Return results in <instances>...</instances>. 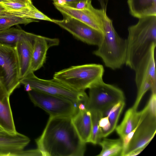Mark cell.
Segmentation results:
<instances>
[{
	"label": "cell",
	"mask_w": 156,
	"mask_h": 156,
	"mask_svg": "<svg viewBox=\"0 0 156 156\" xmlns=\"http://www.w3.org/2000/svg\"><path fill=\"white\" fill-rule=\"evenodd\" d=\"M156 45L152 46L142 58L134 70L135 81L137 90V95L132 106L137 110L143 97L149 90L156 94V77L154 51Z\"/></svg>",
	"instance_id": "8"
},
{
	"label": "cell",
	"mask_w": 156,
	"mask_h": 156,
	"mask_svg": "<svg viewBox=\"0 0 156 156\" xmlns=\"http://www.w3.org/2000/svg\"><path fill=\"white\" fill-rule=\"evenodd\" d=\"M73 124L81 140L84 143H89L92 130L91 113L86 110L79 109L72 118Z\"/></svg>",
	"instance_id": "18"
},
{
	"label": "cell",
	"mask_w": 156,
	"mask_h": 156,
	"mask_svg": "<svg viewBox=\"0 0 156 156\" xmlns=\"http://www.w3.org/2000/svg\"><path fill=\"white\" fill-rule=\"evenodd\" d=\"M0 81L9 95L20 84L15 48L0 44Z\"/></svg>",
	"instance_id": "10"
},
{
	"label": "cell",
	"mask_w": 156,
	"mask_h": 156,
	"mask_svg": "<svg viewBox=\"0 0 156 156\" xmlns=\"http://www.w3.org/2000/svg\"><path fill=\"white\" fill-rule=\"evenodd\" d=\"M125 105V101H120L101 112V117L99 125L102 138L108 136L115 129Z\"/></svg>",
	"instance_id": "16"
},
{
	"label": "cell",
	"mask_w": 156,
	"mask_h": 156,
	"mask_svg": "<svg viewBox=\"0 0 156 156\" xmlns=\"http://www.w3.org/2000/svg\"><path fill=\"white\" fill-rule=\"evenodd\" d=\"M36 35L24 30L15 47L18 61L20 80L30 72Z\"/></svg>",
	"instance_id": "13"
},
{
	"label": "cell",
	"mask_w": 156,
	"mask_h": 156,
	"mask_svg": "<svg viewBox=\"0 0 156 156\" xmlns=\"http://www.w3.org/2000/svg\"><path fill=\"white\" fill-rule=\"evenodd\" d=\"M34 72H30L20 79V84H28L32 89L67 99L77 106L81 103L86 105L88 97L84 91L74 89L54 78L48 80L40 79Z\"/></svg>",
	"instance_id": "5"
},
{
	"label": "cell",
	"mask_w": 156,
	"mask_h": 156,
	"mask_svg": "<svg viewBox=\"0 0 156 156\" xmlns=\"http://www.w3.org/2000/svg\"><path fill=\"white\" fill-rule=\"evenodd\" d=\"M102 139L98 144L101 150L98 156H122L123 151L122 140L120 138L116 139Z\"/></svg>",
	"instance_id": "21"
},
{
	"label": "cell",
	"mask_w": 156,
	"mask_h": 156,
	"mask_svg": "<svg viewBox=\"0 0 156 156\" xmlns=\"http://www.w3.org/2000/svg\"><path fill=\"white\" fill-rule=\"evenodd\" d=\"M10 96L0 81V127L7 131L15 133L17 132L11 108Z\"/></svg>",
	"instance_id": "17"
},
{
	"label": "cell",
	"mask_w": 156,
	"mask_h": 156,
	"mask_svg": "<svg viewBox=\"0 0 156 156\" xmlns=\"http://www.w3.org/2000/svg\"><path fill=\"white\" fill-rule=\"evenodd\" d=\"M6 11H18L30 7L33 5L32 0H8L0 3Z\"/></svg>",
	"instance_id": "26"
},
{
	"label": "cell",
	"mask_w": 156,
	"mask_h": 156,
	"mask_svg": "<svg viewBox=\"0 0 156 156\" xmlns=\"http://www.w3.org/2000/svg\"><path fill=\"white\" fill-rule=\"evenodd\" d=\"M12 14L21 17L53 22L52 19L40 11L33 5L30 7L18 11H6Z\"/></svg>",
	"instance_id": "24"
},
{
	"label": "cell",
	"mask_w": 156,
	"mask_h": 156,
	"mask_svg": "<svg viewBox=\"0 0 156 156\" xmlns=\"http://www.w3.org/2000/svg\"><path fill=\"white\" fill-rule=\"evenodd\" d=\"M107 5L102 6V40L98 48L93 53L102 59L107 67L115 70L120 68L125 63L127 41L121 37L115 31L112 20L107 14Z\"/></svg>",
	"instance_id": "3"
},
{
	"label": "cell",
	"mask_w": 156,
	"mask_h": 156,
	"mask_svg": "<svg viewBox=\"0 0 156 156\" xmlns=\"http://www.w3.org/2000/svg\"><path fill=\"white\" fill-rule=\"evenodd\" d=\"M59 40L37 35L34 45L30 72H34L42 67L45 62L47 51L50 47L58 45Z\"/></svg>",
	"instance_id": "15"
},
{
	"label": "cell",
	"mask_w": 156,
	"mask_h": 156,
	"mask_svg": "<svg viewBox=\"0 0 156 156\" xmlns=\"http://www.w3.org/2000/svg\"><path fill=\"white\" fill-rule=\"evenodd\" d=\"M135 24L128 28L125 64L135 70L151 48L156 45V16L139 19Z\"/></svg>",
	"instance_id": "2"
},
{
	"label": "cell",
	"mask_w": 156,
	"mask_h": 156,
	"mask_svg": "<svg viewBox=\"0 0 156 156\" xmlns=\"http://www.w3.org/2000/svg\"><path fill=\"white\" fill-rule=\"evenodd\" d=\"M7 9L0 3V16L4 14Z\"/></svg>",
	"instance_id": "31"
},
{
	"label": "cell",
	"mask_w": 156,
	"mask_h": 156,
	"mask_svg": "<svg viewBox=\"0 0 156 156\" xmlns=\"http://www.w3.org/2000/svg\"><path fill=\"white\" fill-rule=\"evenodd\" d=\"M30 141L28 137L17 132L0 131V156H14L23 150Z\"/></svg>",
	"instance_id": "14"
},
{
	"label": "cell",
	"mask_w": 156,
	"mask_h": 156,
	"mask_svg": "<svg viewBox=\"0 0 156 156\" xmlns=\"http://www.w3.org/2000/svg\"><path fill=\"white\" fill-rule=\"evenodd\" d=\"M8 0H0V3L5 2Z\"/></svg>",
	"instance_id": "33"
},
{
	"label": "cell",
	"mask_w": 156,
	"mask_h": 156,
	"mask_svg": "<svg viewBox=\"0 0 156 156\" xmlns=\"http://www.w3.org/2000/svg\"><path fill=\"white\" fill-rule=\"evenodd\" d=\"M104 71L103 66L101 64L72 66L55 72L53 78L76 90L84 91L103 80Z\"/></svg>",
	"instance_id": "4"
},
{
	"label": "cell",
	"mask_w": 156,
	"mask_h": 156,
	"mask_svg": "<svg viewBox=\"0 0 156 156\" xmlns=\"http://www.w3.org/2000/svg\"><path fill=\"white\" fill-rule=\"evenodd\" d=\"M53 2L56 3L61 5H63L66 3L73 2L80 0H51Z\"/></svg>",
	"instance_id": "29"
},
{
	"label": "cell",
	"mask_w": 156,
	"mask_h": 156,
	"mask_svg": "<svg viewBox=\"0 0 156 156\" xmlns=\"http://www.w3.org/2000/svg\"><path fill=\"white\" fill-rule=\"evenodd\" d=\"M41 155V154L37 149L24 151L23 150L16 153L14 156Z\"/></svg>",
	"instance_id": "28"
},
{
	"label": "cell",
	"mask_w": 156,
	"mask_h": 156,
	"mask_svg": "<svg viewBox=\"0 0 156 156\" xmlns=\"http://www.w3.org/2000/svg\"><path fill=\"white\" fill-rule=\"evenodd\" d=\"M38 21L35 20L17 16L6 11L0 16V30L9 28L14 25H27L31 22Z\"/></svg>",
	"instance_id": "22"
},
{
	"label": "cell",
	"mask_w": 156,
	"mask_h": 156,
	"mask_svg": "<svg viewBox=\"0 0 156 156\" xmlns=\"http://www.w3.org/2000/svg\"><path fill=\"white\" fill-rule=\"evenodd\" d=\"M91 0H80L73 2L67 3L63 5L78 9H83L86 8Z\"/></svg>",
	"instance_id": "27"
},
{
	"label": "cell",
	"mask_w": 156,
	"mask_h": 156,
	"mask_svg": "<svg viewBox=\"0 0 156 156\" xmlns=\"http://www.w3.org/2000/svg\"><path fill=\"white\" fill-rule=\"evenodd\" d=\"M90 112L92 121V130L89 143L96 145L98 144L102 139L99 125V122L101 117V112L98 111H92Z\"/></svg>",
	"instance_id": "25"
},
{
	"label": "cell",
	"mask_w": 156,
	"mask_h": 156,
	"mask_svg": "<svg viewBox=\"0 0 156 156\" xmlns=\"http://www.w3.org/2000/svg\"><path fill=\"white\" fill-rule=\"evenodd\" d=\"M139 122L123 156H135L148 145L156 133V114L151 112L146 105L141 111Z\"/></svg>",
	"instance_id": "6"
},
{
	"label": "cell",
	"mask_w": 156,
	"mask_h": 156,
	"mask_svg": "<svg viewBox=\"0 0 156 156\" xmlns=\"http://www.w3.org/2000/svg\"><path fill=\"white\" fill-rule=\"evenodd\" d=\"M24 31L21 29L14 27L0 30V44L15 48Z\"/></svg>",
	"instance_id": "23"
},
{
	"label": "cell",
	"mask_w": 156,
	"mask_h": 156,
	"mask_svg": "<svg viewBox=\"0 0 156 156\" xmlns=\"http://www.w3.org/2000/svg\"><path fill=\"white\" fill-rule=\"evenodd\" d=\"M141 111L137 112L132 107L126 112L124 117L121 123L117 126L116 131L123 140L130 133L133 134L140 120Z\"/></svg>",
	"instance_id": "19"
},
{
	"label": "cell",
	"mask_w": 156,
	"mask_h": 156,
	"mask_svg": "<svg viewBox=\"0 0 156 156\" xmlns=\"http://www.w3.org/2000/svg\"><path fill=\"white\" fill-rule=\"evenodd\" d=\"M28 92L34 105L45 111L50 116L72 118L79 110L76 105L67 99L34 89Z\"/></svg>",
	"instance_id": "7"
},
{
	"label": "cell",
	"mask_w": 156,
	"mask_h": 156,
	"mask_svg": "<svg viewBox=\"0 0 156 156\" xmlns=\"http://www.w3.org/2000/svg\"><path fill=\"white\" fill-rule=\"evenodd\" d=\"M79 110H87L86 108V105L83 103H80L78 106Z\"/></svg>",
	"instance_id": "30"
},
{
	"label": "cell",
	"mask_w": 156,
	"mask_h": 156,
	"mask_svg": "<svg viewBox=\"0 0 156 156\" xmlns=\"http://www.w3.org/2000/svg\"><path fill=\"white\" fill-rule=\"evenodd\" d=\"M3 130H4L3 129L2 127H0V131H2Z\"/></svg>",
	"instance_id": "34"
},
{
	"label": "cell",
	"mask_w": 156,
	"mask_h": 156,
	"mask_svg": "<svg viewBox=\"0 0 156 156\" xmlns=\"http://www.w3.org/2000/svg\"><path fill=\"white\" fill-rule=\"evenodd\" d=\"M89 96L86 105L87 110L102 112L110 106L125 101L123 91L119 88L105 83L102 80L89 88Z\"/></svg>",
	"instance_id": "9"
},
{
	"label": "cell",
	"mask_w": 156,
	"mask_h": 156,
	"mask_svg": "<svg viewBox=\"0 0 156 156\" xmlns=\"http://www.w3.org/2000/svg\"><path fill=\"white\" fill-rule=\"evenodd\" d=\"M24 85L25 90L26 91L28 92L32 90L29 84H26Z\"/></svg>",
	"instance_id": "32"
},
{
	"label": "cell",
	"mask_w": 156,
	"mask_h": 156,
	"mask_svg": "<svg viewBox=\"0 0 156 156\" xmlns=\"http://www.w3.org/2000/svg\"><path fill=\"white\" fill-rule=\"evenodd\" d=\"M55 8L62 14L76 19L88 26L102 32V7L98 9L92 5L91 1L87 7L83 9H78L65 5L53 2Z\"/></svg>",
	"instance_id": "12"
},
{
	"label": "cell",
	"mask_w": 156,
	"mask_h": 156,
	"mask_svg": "<svg viewBox=\"0 0 156 156\" xmlns=\"http://www.w3.org/2000/svg\"><path fill=\"white\" fill-rule=\"evenodd\" d=\"M130 14L138 19L156 16V0H127Z\"/></svg>",
	"instance_id": "20"
},
{
	"label": "cell",
	"mask_w": 156,
	"mask_h": 156,
	"mask_svg": "<svg viewBox=\"0 0 156 156\" xmlns=\"http://www.w3.org/2000/svg\"><path fill=\"white\" fill-rule=\"evenodd\" d=\"M69 117L50 116L41 136L35 140L43 156H83L86 143L78 135Z\"/></svg>",
	"instance_id": "1"
},
{
	"label": "cell",
	"mask_w": 156,
	"mask_h": 156,
	"mask_svg": "<svg viewBox=\"0 0 156 156\" xmlns=\"http://www.w3.org/2000/svg\"><path fill=\"white\" fill-rule=\"evenodd\" d=\"M62 20H53V22L66 30L74 37L88 44L98 46L102 33L83 22L67 15L62 14Z\"/></svg>",
	"instance_id": "11"
}]
</instances>
